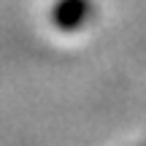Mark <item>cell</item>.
<instances>
[{"label": "cell", "mask_w": 146, "mask_h": 146, "mask_svg": "<svg viewBox=\"0 0 146 146\" xmlns=\"http://www.w3.org/2000/svg\"><path fill=\"white\" fill-rule=\"evenodd\" d=\"M92 16V0H60L54 8V22L62 30H76Z\"/></svg>", "instance_id": "obj_1"}]
</instances>
